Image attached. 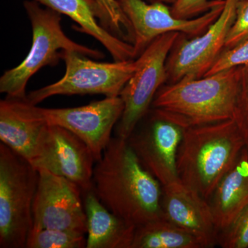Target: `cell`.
<instances>
[{
  "label": "cell",
  "instance_id": "5bb4252c",
  "mask_svg": "<svg viewBox=\"0 0 248 248\" xmlns=\"http://www.w3.org/2000/svg\"><path fill=\"white\" fill-rule=\"evenodd\" d=\"M49 124L37 105L24 99L6 97L0 102V140L32 164Z\"/></svg>",
  "mask_w": 248,
  "mask_h": 248
},
{
  "label": "cell",
  "instance_id": "8fae6325",
  "mask_svg": "<svg viewBox=\"0 0 248 248\" xmlns=\"http://www.w3.org/2000/svg\"><path fill=\"white\" fill-rule=\"evenodd\" d=\"M120 96L90 103L88 105L65 108L38 107L41 117L49 125H58L81 139L92 151L96 162L112 139V132L123 114Z\"/></svg>",
  "mask_w": 248,
  "mask_h": 248
},
{
  "label": "cell",
  "instance_id": "484cf974",
  "mask_svg": "<svg viewBox=\"0 0 248 248\" xmlns=\"http://www.w3.org/2000/svg\"><path fill=\"white\" fill-rule=\"evenodd\" d=\"M248 39V0H240L236 17L226 42L225 49L231 48Z\"/></svg>",
  "mask_w": 248,
  "mask_h": 248
},
{
  "label": "cell",
  "instance_id": "9a60e30c",
  "mask_svg": "<svg viewBox=\"0 0 248 248\" xmlns=\"http://www.w3.org/2000/svg\"><path fill=\"white\" fill-rule=\"evenodd\" d=\"M162 187L163 218L193 234L206 248L217 244L218 231L208 201L180 181Z\"/></svg>",
  "mask_w": 248,
  "mask_h": 248
},
{
  "label": "cell",
  "instance_id": "d4e9b609",
  "mask_svg": "<svg viewBox=\"0 0 248 248\" xmlns=\"http://www.w3.org/2000/svg\"><path fill=\"white\" fill-rule=\"evenodd\" d=\"M233 120L244 140L246 148L248 150V74L244 69Z\"/></svg>",
  "mask_w": 248,
  "mask_h": 248
},
{
  "label": "cell",
  "instance_id": "8992f818",
  "mask_svg": "<svg viewBox=\"0 0 248 248\" xmlns=\"http://www.w3.org/2000/svg\"><path fill=\"white\" fill-rule=\"evenodd\" d=\"M60 55L66 64L64 76L57 82L29 93L27 99L31 104L37 105L56 95L120 96L137 67L135 60L98 62L71 50H63Z\"/></svg>",
  "mask_w": 248,
  "mask_h": 248
},
{
  "label": "cell",
  "instance_id": "7c38bea8",
  "mask_svg": "<svg viewBox=\"0 0 248 248\" xmlns=\"http://www.w3.org/2000/svg\"><path fill=\"white\" fill-rule=\"evenodd\" d=\"M94 163L92 151L81 139L66 129L49 125L32 165L66 178L84 192L93 188Z\"/></svg>",
  "mask_w": 248,
  "mask_h": 248
},
{
  "label": "cell",
  "instance_id": "30bf717a",
  "mask_svg": "<svg viewBox=\"0 0 248 248\" xmlns=\"http://www.w3.org/2000/svg\"><path fill=\"white\" fill-rule=\"evenodd\" d=\"M39 172L32 205V230L62 229L87 233L83 192L66 178L45 169Z\"/></svg>",
  "mask_w": 248,
  "mask_h": 248
},
{
  "label": "cell",
  "instance_id": "2e32d148",
  "mask_svg": "<svg viewBox=\"0 0 248 248\" xmlns=\"http://www.w3.org/2000/svg\"><path fill=\"white\" fill-rule=\"evenodd\" d=\"M46 7L64 14L79 26V31L92 36L110 53L114 61L137 58L135 48L107 31L100 23L101 12L95 0H35Z\"/></svg>",
  "mask_w": 248,
  "mask_h": 248
},
{
  "label": "cell",
  "instance_id": "ffe728a7",
  "mask_svg": "<svg viewBox=\"0 0 248 248\" xmlns=\"http://www.w3.org/2000/svg\"><path fill=\"white\" fill-rule=\"evenodd\" d=\"M86 234L69 230H32L28 238L26 248H86Z\"/></svg>",
  "mask_w": 248,
  "mask_h": 248
},
{
  "label": "cell",
  "instance_id": "ba28073f",
  "mask_svg": "<svg viewBox=\"0 0 248 248\" xmlns=\"http://www.w3.org/2000/svg\"><path fill=\"white\" fill-rule=\"evenodd\" d=\"M221 14L202 35L179 34L166 62V83L198 79L206 75L226 47L240 0H225Z\"/></svg>",
  "mask_w": 248,
  "mask_h": 248
},
{
  "label": "cell",
  "instance_id": "603a6c76",
  "mask_svg": "<svg viewBox=\"0 0 248 248\" xmlns=\"http://www.w3.org/2000/svg\"><path fill=\"white\" fill-rule=\"evenodd\" d=\"M239 66L248 74V39L232 48L224 49L205 76Z\"/></svg>",
  "mask_w": 248,
  "mask_h": 248
},
{
  "label": "cell",
  "instance_id": "e0dca14e",
  "mask_svg": "<svg viewBox=\"0 0 248 248\" xmlns=\"http://www.w3.org/2000/svg\"><path fill=\"white\" fill-rule=\"evenodd\" d=\"M87 223L86 248H132L136 227L110 211L93 188L83 192Z\"/></svg>",
  "mask_w": 248,
  "mask_h": 248
},
{
  "label": "cell",
  "instance_id": "cb8c5ba5",
  "mask_svg": "<svg viewBox=\"0 0 248 248\" xmlns=\"http://www.w3.org/2000/svg\"><path fill=\"white\" fill-rule=\"evenodd\" d=\"M222 0H176L172 4L171 12L179 19H192L202 16L219 4Z\"/></svg>",
  "mask_w": 248,
  "mask_h": 248
},
{
  "label": "cell",
  "instance_id": "44dd1931",
  "mask_svg": "<svg viewBox=\"0 0 248 248\" xmlns=\"http://www.w3.org/2000/svg\"><path fill=\"white\" fill-rule=\"evenodd\" d=\"M101 12V24L114 35L132 44L133 31L118 0H95Z\"/></svg>",
  "mask_w": 248,
  "mask_h": 248
},
{
  "label": "cell",
  "instance_id": "4316f807",
  "mask_svg": "<svg viewBox=\"0 0 248 248\" xmlns=\"http://www.w3.org/2000/svg\"><path fill=\"white\" fill-rule=\"evenodd\" d=\"M161 1H164V2L166 3H170V4H173L176 0H160Z\"/></svg>",
  "mask_w": 248,
  "mask_h": 248
},
{
  "label": "cell",
  "instance_id": "ac0fdd59",
  "mask_svg": "<svg viewBox=\"0 0 248 248\" xmlns=\"http://www.w3.org/2000/svg\"><path fill=\"white\" fill-rule=\"evenodd\" d=\"M217 231L226 229L248 206V150L245 148L208 201Z\"/></svg>",
  "mask_w": 248,
  "mask_h": 248
},
{
  "label": "cell",
  "instance_id": "d6986e66",
  "mask_svg": "<svg viewBox=\"0 0 248 248\" xmlns=\"http://www.w3.org/2000/svg\"><path fill=\"white\" fill-rule=\"evenodd\" d=\"M205 248L200 239L163 217L137 228L132 245V248Z\"/></svg>",
  "mask_w": 248,
  "mask_h": 248
},
{
  "label": "cell",
  "instance_id": "5b68a950",
  "mask_svg": "<svg viewBox=\"0 0 248 248\" xmlns=\"http://www.w3.org/2000/svg\"><path fill=\"white\" fill-rule=\"evenodd\" d=\"M38 181L29 161L0 143V248H26Z\"/></svg>",
  "mask_w": 248,
  "mask_h": 248
},
{
  "label": "cell",
  "instance_id": "7402d4cb",
  "mask_svg": "<svg viewBox=\"0 0 248 248\" xmlns=\"http://www.w3.org/2000/svg\"><path fill=\"white\" fill-rule=\"evenodd\" d=\"M217 244L223 248H248V206L218 232Z\"/></svg>",
  "mask_w": 248,
  "mask_h": 248
},
{
  "label": "cell",
  "instance_id": "3957f363",
  "mask_svg": "<svg viewBox=\"0 0 248 248\" xmlns=\"http://www.w3.org/2000/svg\"><path fill=\"white\" fill-rule=\"evenodd\" d=\"M245 148L233 119L184 129L177 157L179 181L208 201Z\"/></svg>",
  "mask_w": 248,
  "mask_h": 248
},
{
  "label": "cell",
  "instance_id": "52a82bcc",
  "mask_svg": "<svg viewBox=\"0 0 248 248\" xmlns=\"http://www.w3.org/2000/svg\"><path fill=\"white\" fill-rule=\"evenodd\" d=\"M179 34L159 36L135 59L136 69L120 94L124 109L117 137L128 140L148 114L156 93L166 83V62Z\"/></svg>",
  "mask_w": 248,
  "mask_h": 248
},
{
  "label": "cell",
  "instance_id": "4fadbf2b",
  "mask_svg": "<svg viewBox=\"0 0 248 248\" xmlns=\"http://www.w3.org/2000/svg\"><path fill=\"white\" fill-rule=\"evenodd\" d=\"M184 129L152 112L141 130L135 129L128 139L142 165L161 186L179 182L177 157Z\"/></svg>",
  "mask_w": 248,
  "mask_h": 248
},
{
  "label": "cell",
  "instance_id": "9c48e42d",
  "mask_svg": "<svg viewBox=\"0 0 248 248\" xmlns=\"http://www.w3.org/2000/svg\"><path fill=\"white\" fill-rule=\"evenodd\" d=\"M133 31V42L137 58L159 36L179 32L188 37L203 34L218 17L224 8L225 0L210 11L192 19L174 17L170 8L160 1L148 4L143 0H118Z\"/></svg>",
  "mask_w": 248,
  "mask_h": 248
},
{
  "label": "cell",
  "instance_id": "7a4b0ae2",
  "mask_svg": "<svg viewBox=\"0 0 248 248\" xmlns=\"http://www.w3.org/2000/svg\"><path fill=\"white\" fill-rule=\"evenodd\" d=\"M244 77L234 67L198 79L165 84L152 103V112L184 129L232 120Z\"/></svg>",
  "mask_w": 248,
  "mask_h": 248
},
{
  "label": "cell",
  "instance_id": "277c9868",
  "mask_svg": "<svg viewBox=\"0 0 248 248\" xmlns=\"http://www.w3.org/2000/svg\"><path fill=\"white\" fill-rule=\"evenodd\" d=\"M24 8L32 27V45L25 59L18 66L5 72L0 78V92L6 97L27 99L29 79L41 68L53 65L63 50H71L94 59L104 58L99 50L73 42L62 30L61 14L42 8L35 0L26 1Z\"/></svg>",
  "mask_w": 248,
  "mask_h": 248
},
{
  "label": "cell",
  "instance_id": "6da1fadb",
  "mask_svg": "<svg viewBox=\"0 0 248 248\" xmlns=\"http://www.w3.org/2000/svg\"><path fill=\"white\" fill-rule=\"evenodd\" d=\"M93 188L112 213L138 228L162 218L163 187L125 139L116 136L96 162Z\"/></svg>",
  "mask_w": 248,
  "mask_h": 248
}]
</instances>
